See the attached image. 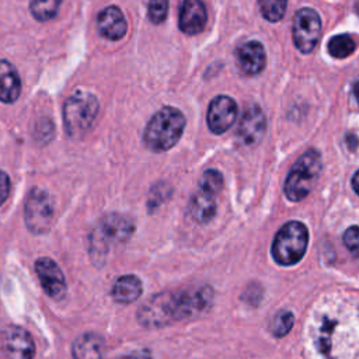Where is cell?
Instances as JSON below:
<instances>
[{
    "label": "cell",
    "mask_w": 359,
    "mask_h": 359,
    "mask_svg": "<svg viewBox=\"0 0 359 359\" xmlns=\"http://www.w3.org/2000/svg\"><path fill=\"white\" fill-rule=\"evenodd\" d=\"M118 359H151V353L147 349H139V351L126 353Z\"/></svg>",
    "instance_id": "obj_29"
},
{
    "label": "cell",
    "mask_w": 359,
    "mask_h": 359,
    "mask_svg": "<svg viewBox=\"0 0 359 359\" xmlns=\"http://www.w3.org/2000/svg\"><path fill=\"white\" fill-rule=\"evenodd\" d=\"M105 344L95 332H86L76 338L72 345L73 359H102Z\"/></svg>",
    "instance_id": "obj_18"
},
{
    "label": "cell",
    "mask_w": 359,
    "mask_h": 359,
    "mask_svg": "<svg viewBox=\"0 0 359 359\" xmlns=\"http://www.w3.org/2000/svg\"><path fill=\"white\" fill-rule=\"evenodd\" d=\"M352 188H353V191L359 195V170L353 174V177H352Z\"/></svg>",
    "instance_id": "obj_30"
},
{
    "label": "cell",
    "mask_w": 359,
    "mask_h": 359,
    "mask_svg": "<svg viewBox=\"0 0 359 359\" xmlns=\"http://www.w3.org/2000/svg\"><path fill=\"white\" fill-rule=\"evenodd\" d=\"M10 188H11V182H10V177L0 170V206L6 202V199L8 198L10 194Z\"/></svg>",
    "instance_id": "obj_28"
},
{
    "label": "cell",
    "mask_w": 359,
    "mask_h": 359,
    "mask_svg": "<svg viewBox=\"0 0 359 359\" xmlns=\"http://www.w3.org/2000/svg\"><path fill=\"white\" fill-rule=\"evenodd\" d=\"M309 244V230L297 220L285 223L276 233L271 254L273 259L283 266L297 264L306 254Z\"/></svg>",
    "instance_id": "obj_5"
},
{
    "label": "cell",
    "mask_w": 359,
    "mask_h": 359,
    "mask_svg": "<svg viewBox=\"0 0 359 359\" xmlns=\"http://www.w3.org/2000/svg\"><path fill=\"white\" fill-rule=\"evenodd\" d=\"M208 13L206 7L199 0H187L180 7L178 25L180 29L187 35L199 34L206 24Z\"/></svg>",
    "instance_id": "obj_14"
},
{
    "label": "cell",
    "mask_w": 359,
    "mask_h": 359,
    "mask_svg": "<svg viewBox=\"0 0 359 359\" xmlns=\"http://www.w3.org/2000/svg\"><path fill=\"white\" fill-rule=\"evenodd\" d=\"M55 206L50 194L43 188H32L27 196L24 220L28 230L34 234H45L53 223Z\"/></svg>",
    "instance_id": "obj_7"
},
{
    "label": "cell",
    "mask_w": 359,
    "mask_h": 359,
    "mask_svg": "<svg viewBox=\"0 0 359 359\" xmlns=\"http://www.w3.org/2000/svg\"><path fill=\"white\" fill-rule=\"evenodd\" d=\"M216 196L217 195L198 187L189 201V213L195 222L206 224L215 217L217 210Z\"/></svg>",
    "instance_id": "obj_16"
},
{
    "label": "cell",
    "mask_w": 359,
    "mask_h": 359,
    "mask_svg": "<svg viewBox=\"0 0 359 359\" xmlns=\"http://www.w3.org/2000/svg\"><path fill=\"white\" fill-rule=\"evenodd\" d=\"M321 171V156L317 150L309 149L292 165L286 181L285 195L292 202L304 199L314 187Z\"/></svg>",
    "instance_id": "obj_6"
},
{
    "label": "cell",
    "mask_w": 359,
    "mask_h": 359,
    "mask_svg": "<svg viewBox=\"0 0 359 359\" xmlns=\"http://www.w3.org/2000/svg\"><path fill=\"white\" fill-rule=\"evenodd\" d=\"M97 28L101 36L109 41H118L125 36L128 24L119 7L108 6L100 11L97 17Z\"/></svg>",
    "instance_id": "obj_15"
},
{
    "label": "cell",
    "mask_w": 359,
    "mask_h": 359,
    "mask_svg": "<svg viewBox=\"0 0 359 359\" xmlns=\"http://www.w3.org/2000/svg\"><path fill=\"white\" fill-rule=\"evenodd\" d=\"M98 100L90 91L79 90L63 104L65 130L70 137L84 136L93 126L98 114Z\"/></svg>",
    "instance_id": "obj_4"
},
{
    "label": "cell",
    "mask_w": 359,
    "mask_h": 359,
    "mask_svg": "<svg viewBox=\"0 0 359 359\" xmlns=\"http://www.w3.org/2000/svg\"><path fill=\"white\" fill-rule=\"evenodd\" d=\"M293 42L302 53H310L321 36V18L313 8H300L293 18Z\"/></svg>",
    "instance_id": "obj_8"
},
{
    "label": "cell",
    "mask_w": 359,
    "mask_h": 359,
    "mask_svg": "<svg viewBox=\"0 0 359 359\" xmlns=\"http://www.w3.org/2000/svg\"><path fill=\"white\" fill-rule=\"evenodd\" d=\"M21 93V79L17 69L4 59H0V101L11 104Z\"/></svg>",
    "instance_id": "obj_17"
},
{
    "label": "cell",
    "mask_w": 359,
    "mask_h": 359,
    "mask_svg": "<svg viewBox=\"0 0 359 359\" xmlns=\"http://www.w3.org/2000/svg\"><path fill=\"white\" fill-rule=\"evenodd\" d=\"M60 7L59 0H34L29 3L31 14L38 21H48L57 14Z\"/></svg>",
    "instance_id": "obj_21"
},
{
    "label": "cell",
    "mask_w": 359,
    "mask_h": 359,
    "mask_svg": "<svg viewBox=\"0 0 359 359\" xmlns=\"http://www.w3.org/2000/svg\"><path fill=\"white\" fill-rule=\"evenodd\" d=\"M346 250L353 255L359 257V226H351L342 236Z\"/></svg>",
    "instance_id": "obj_26"
},
{
    "label": "cell",
    "mask_w": 359,
    "mask_h": 359,
    "mask_svg": "<svg viewBox=\"0 0 359 359\" xmlns=\"http://www.w3.org/2000/svg\"><path fill=\"white\" fill-rule=\"evenodd\" d=\"M293 323H294L293 314L287 310H282V311L275 314V317L271 321L269 328H271V332L273 334V337L282 338L292 330Z\"/></svg>",
    "instance_id": "obj_22"
},
{
    "label": "cell",
    "mask_w": 359,
    "mask_h": 359,
    "mask_svg": "<svg viewBox=\"0 0 359 359\" xmlns=\"http://www.w3.org/2000/svg\"><path fill=\"white\" fill-rule=\"evenodd\" d=\"M355 7H356V11H358V14H359V3H356Z\"/></svg>",
    "instance_id": "obj_32"
},
{
    "label": "cell",
    "mask_w": 359,
    "mask_h": 359,
    "mask_svg": "<svg viewBox=\"0 0 359 359\" xmlns=\"http://www.w3.org/2000/svg\"><path fill=\"white\" fill-rule=\"evenodd\" d=\"M135 231V222L123 213H108L100 219L90 233V255L94 262L105 259L109 248L128 241Z\"/></svg>",
    "instance_id": "obj_3"
},
{
    "label": "cell",
    "mask_w": 359,
    "mask_h": 359,
    "mask_svg": "<svg viewBox=\"0 0 359 359\" xmlns=\"http://www.w3.org/2000/svg\"><path fill=\"white\" fill-rule=\"evenodd\" d=\"M352 91H353V95H355V98H356V101L359 102V80L353 84V87H352Z\"/></svg>",
    "instance_id": "obj_31"
},
{
    "label": "cell",
    "mask_w": 359,
    "mask_h": 359,
    "mask_svg": "<svg viewBox=\"0 0 359 359\" xmlns=\"http://www.w3.org/2000/svg\"><path fill=\"white\" fill-rule=\"evenodd\" d=\"M0 348L7 359H34L35 344L28 331L8 325L0 334Z\"/></svg>",
    "instance_id": "obj_9"
},
{
    "label": "cell",
    "mask_w": 359,
    "mask_h": 359,
    "mask_svg": "<svg viewBox=\"0 0 359 359\" xmlns=\"http://www.w3.org/2000/svg\"><path fill=\"white\" fill-rule=\"evenodd\" d=\"M327 49H328V53L332 56V57H337V59H344V57H348L349 55H352L356 49V42L355 39L348 35V34H341V35H335L332 36L330 41H328V45H327Z\"/></svg>",
    "instance_id": "obj_20"
},
{
    "label": "cell",
    "mask_w": 359,
    "mask_h": 359,
    "mask_svg": "<svg viewBox=\"0 0 359 359\" xmlns=\"http://www.w3.org/2000/svg\"><path fill=\"white\" fill-rule=\"evenodd\" d=\"M35 271L39 278L43 292L55 299L60 300L66 294V279L60 266L50 258L42 257L35 261Z\"/></svg>",
    "instance_id": "obj_10"
},
{
    "label": "cell",
    "mask_w": 359,
    "mask_h": 359,
    "mask_svg": "<svg viewBox=\"0 0 359 359\" xmlns=\"http://www.w3.org/2000/svg\"><path fill=\"white\" fill-rule=\"evenodd\" d=\"M209 309L210 297L206 289L192 286L151 296L139 307L137 321L146 328H160L184 318L198 317Z\"/></svg>",
    "instance_id": "obj_1"
},
{
    "label": "cell",
    "mask_w": 359,
    "mask_h": 359,
    "mask_svg": "<svg viewBox=\"0 0 359 359\" xmlns=\"http://www.w3.org/2000/svg\"><path fill=\"white\" fill-rule=\"evenodd\" d=\"M185 129V116L175 107L160 108L147 122L143 133L149 150L161 153L174 147Z\"/></svg>",
    "instance_id": "obj_2"
},
{
    "label": "cell",
    "mask_w": 359,
    "mask_h": 359,
    "mask_svg": "<svg viewBox=\"0 0 359 359\" xmlns=\"http://www.w3.org/2000/svg\"><path fill=\"white\" fill-rule=\"evenodd\" d=\"M265 115L262 112V109L257 105V104H251L248 107H245L238 128H237V136L240 137V140L247 144H255L258 143L264 133H265Z\"/></svg>",
    "instance_id": "obj_12"
},
{
    "label": "cell",
    "mask_w": 359,
    "mask_h": 359,
    "mask_svg": "<svg viewBox=\"0 0 359 359\" xmlns=\"http://www.w3.org/2000/svg\"><path fill=\"white\" fill-rule=\"evenodd\" d=\"M165 184H157L153 187V189H150V198H149V209H154L157 208L163 201H164V195H170V188L164 189Z\"/></svg>",
    "instance_id": "obj_27"
},
{
    "label": "cell",
    "mask_w": 359,
    "mask_h": 359,
    "mask_svg": "<svg viewBox=\"0 0 359 359\" xmlns=\"http://www.w3.org/2000/svg\"><path fill=\"white\" fill-rule=\"evenodd\" d=\"M236 60L244 74H259L266 65L265 48L258 41H248L236 49Z\"/></svg>",
    "instance_id": "obj_13"
},
{
    "label": "cell",
    "mask_w": 359,
    "mask_h": 359,
    "mask_svg": "<svg viewBox=\"0 0 359 359\" xmlns=\"http://www.w3.org/2000/svg\"><path fill=\"white\" fill-rule=\"evenodd\" d=\"M236 116H237L236 101L227 95H217L209 104L206 122L209 129L213 133L220 135L234 123Z\"/></svg>",
    "instance_id": "obj_11"
},
{
    "label": "cell",
    "mask_w": 359,
    "mask_h": 359,
    "mask_svg": "<svg viewBox=\"0 0 359 359\" xmlns=\"http://www.w3.org/2000/svg\"><path fill=\"white\" fill-rule=\"evenodd\" d=\"M142 280L136 275L119 276L112 286V299L121 304H128L142 294Z\"/></svg>",
    "instance_id": "obj_19"
},
{
    "label": "cell",
    "mask_w": 359,
    "mask_h": 359,
    "mask_svg": "<svg viewBox=\"0 0 359 359\" xmlns=\"http://www.w3.org/2000/svg\"><path fill=\"white\" fill-rule=\"evenodd\" d=\"M198 187L205 189V191H209V192L217 195L222 191V188H223V175H222V172L215 170V168L206 170L202 174Z\"/></svg>",
    "instance_id": "obj_24"
},
{
    "label": "cell",
    "mask_w": 359,
    "mask_h": 359,
    "mask_svg": "<svg viewBox=\"0 0 359 359\" xmlns=\"http://www.w3.org/2000/svg\"><path fill=\"white\" fill-rule=\"evenodd\" d=\"M258 6L265 20L271 22H276L283 17L287 3L283 0H262L258 3Z\"/></svg>",
    "instance_id": "obj_23"
},
{
    "label": "cell",
    "mask_w": 359,
    "mask_h": 359,
    "mask_svg": "<svg viewBox=\"0 0 359 359\" xmlns=\"http://www.w3.org/2000/svg\"><path fill=\"white\" fill-rule=\"evenodd\" d=\"M168 1H151L147 6V17L153 24H161L167 18Z\"/></svg>",
    "instance_id": "obj_25"
}]
</instances>
